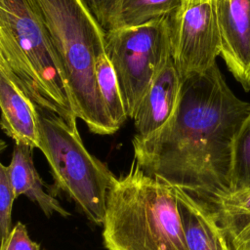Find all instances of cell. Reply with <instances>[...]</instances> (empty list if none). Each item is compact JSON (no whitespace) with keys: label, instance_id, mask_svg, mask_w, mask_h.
I'll list each match as a JSON object with an SVG mask.
<instances>
[{"label":"cell","instance_id":"cell-15","mask_svg":"<svg viewBox=\"0 0 250 250\" xmlns=\"http://www.w3.org/2000/svg\"><path fill=\"white\" fill-rule=\"evenodd\" d=\"M184 0H122L117 27L138 26L170 16Z\"/></svg>","mask_w":250,"mask_h":250},{"label":"cell","instance_id":"cell-11","mask_svg":"<svg viewBox=\"0 0 250 250\" xmlns=\"http://www.w3.org/2000/svg\"><path fill=\"white\" fill-rule=\"evenodd\" d=\"M176 191L188 250H232L212 208L183 189Z\"/></svg>","mask_w":250,"mask_h":250},{"label":"cell","instance_id":"cell-10","mask_svg":"<svg viewBox=\"0 0 250 250\" xmlns=\"http://www.w3.org/2000/svg\"><path fill=\"white\" fill-rule=\"evenodd\" d=\"M182 83L171 57L150 83L132 118L136 135L147 136L168 121L176 108Z\"/></svg>","mask_w":250,"mask_h":250},{"label":"cell","instance_id":"cell-6","mask_svg":"<svg viewBox=\"0 0 250 250\" xmlns=\"http://www.w3.org/2000/svg\"><path fill=\"white\" fill-rule=\"evenodd\" d=\"M170 17L105 31V53L115 70L125 109L133 118L152 80L171 55Z\"/></svg>","mask_w":250,"mask_h":250},{"label":"cell","instance_id":"cell-16","mask_svg":"<svg viewBox=\"0 0 250 250\" xmlns=\"http://www.w3.org/2000/svg\"><path fill=\"white\" fill-rule=\"evenodd\" d=\"M250 188V111L233 143L230 189Z\"/></svg>","mask_w":250,"mask_h":250},{"label":"cell","instance_id":"cell-7","mask_svg":"<svg viewBox=\"0 0 250 250\" xmlns=\"http://www.w3.org/2000/svg\"><path fill=\"white\" fill-rule=\"evenodd\" d=\"M169 17L171 55L182 81L216 64L221 55L216 0H184Z\"/></svg>","mask_w":250,"mask_h":250},{"label":"cell","instance_id":"cell-14","mask_svg":"<svg viewBox=\"0 0 250 250\" xmlns=\"http://www.w3.org/2000/svg\"><path fill=\"white\" fill-rule=\"evenodd\" d=\"M96 79L105 109L111 121L119 129L128 115L115 70L105 52L97 59Z\"/></svg>","mask_w":250,"mask_h":250},{"label":"cell","instance_id":"cell-4","mask_svg":"<svg viewBox=\"0 0 250 250\" xmlns=\"http://www.w3.org/2000/svg\"><path fill=\"white\" fill-rule=\"evenodd\" d=\"M42 21L64 68L77 117L98 135L118 128L102 100L96 62L105 52V30L85 0H27Z\"/></svg>","mask_w":250,"mask_h":250},{"label":"cell","instance_id":"cell-19","mask_svg":"<svg viewBox=\"0 0 250 250\" xmlns=\"http://www.w3.org/2000/svg\"><path fill=\"white\" fill-rule=\"evenodd\" d=\"M97 20L100 21L104 30L116 27L108 0H85Z\"/></svg>","mask_w":250,"mask_h":250},{"label":"cell","instance_id":"cell-5","mask_svg":"<svg viewBox=\"0 0 250 250\" xmlns=\"http://www.w3.org/2000/svg\"><path fill=\"white\" fill-rule=\"evenodd\" d=\"M39 149L57 188L63 191L92 223L103 226L109 188L116 178L85 147L78 130L62 118L41 113Z\"/></svg>","mask_w":250,"mask_h":250},{"label":"cell","instance_id":"cell-2","mask_svg":"<svg viewBox=\"0 0 250 250\" xmlns=\"http://www.w3.org/2000/svg\"><path fill=\"white\" fill-rule=\"evenodd\" d=\"M103 228L107 250H188L176 188L146 173L135 159L109 188Z\"/></svg>","mask_w":250,"mask_h":250},{"label":"cell","instance_id":"cell-3","mask_svg":"<svg viewBox=\"0 0 250 250\" xmlns=\"http://www.w3.org/2000/svg\"><path fill=\"white\" fill-rule=\"evenodd\" d=\"M0 63L41 112L78 130L64 68L27 0H0Z\"/></svg>","mask_w":250,"mask_h":250},{"label":"cell","instance_id":"cell-8","mask_svg":"<svg viewBox=\"0 0 250 250\" xmlns=\"http://www.w3.org/2000/svg\"><path fill=\"white\" fill-rule=\"evenodd\" d=\"M221 57L245 91H250V0H216Z\"/></svg>","mask_w":250,"mask_h":250},{"label":"cell","instance_id":"cell-20","mask_svg":"<svg viewBox=\"0 0 250 250\" xmlns=\"http://www.w3.org/2000/svg\"><path fill=\"white\" fill-rule=\"evenodd\" d=\"M109 1V5H110V9L113 15V18L115 20L116 22V27L118 25V20H119V15H120V8H121V3L122 0H108ZM115 27V28H116Z\"/></svg>","mask_w":250,"mask_h":250},{"label":"cell","instance_id":"cell-1","mask_svg":"<svg viewBox=\"0 0 250 250\" xmlns=\"http://www.w3.org/2000/svg\"><path fill=\"white\" fill-rule=\"evenodd\" d=\"M182 82L168 121L133 138L134 159L148 175L210 204L230 190L233 143L250 104L233 94L217 63Z\"/></svg>","mask_w":250,"mask_h":250},{"label":"cell","instance_id":"cell-18","mask_svg":"<svg viewBox=\"0 0 250 250\" xmlns=\"http://www.w3.org/2000/svg\"><path fill=\"white\" fill-rule=\"evenodd\" d=\"M0 250H41L40 244L33 241L28 234L25 225L18 222L13 227L6 241L1 244Z\"/></svg>","mask_w":250,"mask_h":250},{"label":"cell","instance_id":"cell-17","mask_svg":"<svg viewBox=\"0 0 250 250\" xmlns=\"http://www.w3.org/2000/svg\"><path fill=\"white\" fill-rule=\"evenodd\" d=\"M17 198L8 173V168L0 164V234L1 244L9 236L12 227V209L14 200Z\"/></svg>","mask_w":250,"mask_h":250},{"label":"cell","instance_id":"cell-12","mask_svg":"<svg viewBox=\"0 0 250 250\" xmlns=\"http://www.w3.org/2000/svg\"><path fill=\"white\" fill-rule=\"evenodd\" d=\"M33 149L25 145L15 144L11 162L7 168L16 196L25 195L35 202L47 217H51L53 213L69 217L70 213L60 204L59 200L45 191L44 183L34 166Z\"/></svg>","mask_w":250,"mask_h":250},{"label":"cell","instance_id":"cell-13","mask_svg":"<svg viewBox=\"0 0 250 250\" xmlns=\"http://www.w3.org/2000/svg\"><path fill=\"white\" fill-rule=\"evenodd\" d=\"M232 250H250V188L230 189L208 204Z\"/></svg>","mask_w":250,"mask_h":250},{"label":"cell","instance_id":"cell-9","mask_svg":"<svg viewBox=\"0 0 250 250\" xmlns=\"http://www.w3.org/2000/svg\"><path fill=\"white\" fill-rule=\"evenodd\" d=\"M0 107L3 132L13 139L15 144L39 148L41 113L2 63H0Z\"/></svg>","mask_w":250,"mask_h":250}]
</instances>
